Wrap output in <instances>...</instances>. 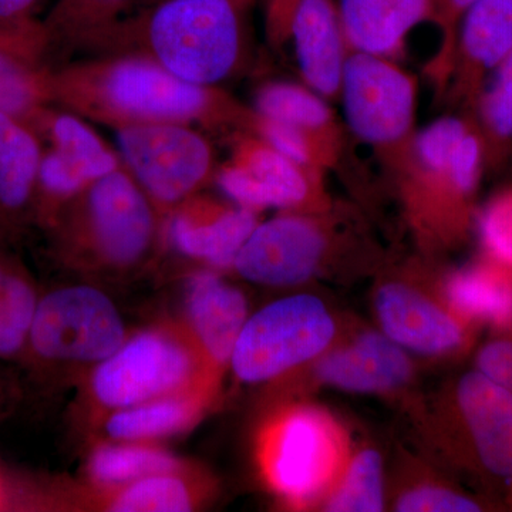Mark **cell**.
I'll list each match as a JSON object with an SVG mask.
<instances>
[{"instance_id":"6da1fadb","label":"cell","mask_w":512,"mask_h":512,"mask_svg":"<svg viewBox=\"0 0 512 512\" xmlns=\"http://www.w3.org/2000/svg\"><path fill=\"white\" fill-rule=\"evenodd\" d=\"M52 99L53 106L113 128L183 123L248 131L254 117L220 87L187 82L136 53L55 67Z\"/></svg>"},{"instance_id":"7a4b0ae2","label":"cell","mask_w":512,"mask_h":512,"mask_svg":"<svg viewBox=\"0 0 512 512\" xmlns=\"http://www.w3.org/2000/svg\"><path fill=\"white\" fill-rule=\"evenodd\" d=\"M247 9L239 0H146L92 43L136 46L180 79L220 87L247 66Z\"/></svg>"},{"instance_id":"3957f363","label":"cell","mask_w":512,"mask_h":512,"mask_svg":"<svg viewBox=\"0 0 512 512\" xmlns=\"http://www.w3.org/2000/svg\"><path fill=\"white\" fill-rule=\"evenodd\" d=\"M419 83L393 57L349 52L339 100L348 130L397 178L417 136Z\"/></svg>"},{"instance_id":"277c9868","label":"cell","mask_w":512,"mask_h":512,"mask_svg":"<svg viewBox=\"0 0 512 512\" xmlns=\"http://www.w3.org/2000/svg\"><path fill=\"white\" fill-rule=\"evenodd\" d=\"M484 173L480 131L471 114L460 113L417 131L412 157L397 181L416 210L436 208L441 227L460 235Z\"/></svg>"},{"instance_id":"5b68a950","label":"cell","mask_w":512,"mask_h":512,"mask_svg":"<svg viewBox=\"0 0 512 512\" xmlns=\"http://www.w3.org/2000/svg\"><path fill=\"white\" fill-rule=\"evenodd\" d=\"M201 366L195 343L168 329H148L124 340L113 355L97 363L90 386L94 399L113 412L194 392Z\"/></svg>"},{"instance_id":"8992f818","label":"cell","mask_w":512,"mask_h":512,"mask_svg":"<svg viewBox=\"0 0 512 512\" xmlns=\"http://www.w3.org/2000/svg\"><path fill=\"white\" fill-rule=\"evenodd\" d=\"M114 130L123 167L153 204H181L217 174L214 148L191 124L136 123Z\"/></svg>"},{"instance_id":"52a82bcc","label":"cell","mask_w":512,"mask_h":512,"mask_svg":"<svg viewBox=\"0 0 512 512\" xmlns=\"http://www.w3.org/2000/svg\"><path fill=\"white\" fill-rule=\"evenodd\" d=\"M333 335L335 323L318 298L289 296L247 319L229 363L242 382H266L320 355Z\"/></svg>"},{"instance_id":"ba28073f","label":"cell","mask_w":512,"mask_h":512,"mask_svg":"<svg viewBox=\"0 0 512 512\" xmlns=\"http://www.w3.org/2000/svg\"><path fill=\"white\" fill-rule=\"evenodd\" d=\"M126 326L106 293L64 286L39 298L28 346L49 362L100 363L123 345Z\"/></svg>"},{"instance_id":"9c48e42d","label":"cell","mask_w":512,"mask_h":512,"mask_svg":"<svg viewBox=\"0 0 512 512\" xmlns=\"http://www.w3.org/2000/svg\"><path fill=\"white\" fill-rule=\"evenodd\" d=\"M80 197L83 237L97 258L114 268L138 264L156 237V215L153 201L123 164Z\"/></svg>"},{"instance_id":"30bf717a","label":"cell","mask_w":512,"mask_h":512,"mask_svg":"<svg viewBox=\"0 0 512 512\" xmlns=\"http://www.w3.org/2000/svg\"><path fill=\"white\" fill-rule=\"evenodd\" d=\"M266 476L293 503L318 497L338 471L342 440L329 419L311 409L286 414L266 434Z\"/></svg>"},{"instance_id":"8fae6325","label":"cell","mask_w":512,"mask_h":512,"mask_svg":"<svg viewBox=\"0 0 512 512\" xmlns=\"http://www.w3.org/2000/svg\"><path fill=\"white\" fill-rule=\"evenodd\" d=\"M269 30L275 42L291 43L303 84L326 100H339L349 47L336 3L274 0Z\"/></svg>"},{"instance_id":"7c38bea8","label":"cell","mask_w":512,"mask_h":512,"mask_svg":"<svg viewBox=\"0 0 512 512\" xmlns=\"http://www.w3.org/2000/svg\"><path fill=\"white\" fill-rule=\"evenodd\" d=\"M320 178L249 131H239L231 161L215 174L229 200L252 211L292 210L312 204L319 194Z\"/></svg>"},{"instance_id":"4fadbf2b","label":"cell","mask_w":512,"mask_h":512,"mask_svg":"<svg viewBox=\"0 0 512 512\" xmlns=\"http://www.w3.org/2000/svg\"><path fill=\"white\" fill-rule=\"evenodd\" d=\"M329 247L328 234L318 221L281 215L258 222L232 268L254 284L299 285L318 271Z\"/></svg>"},{"instance_id":"5bb4252c","label":"cell","mask_w":512,"mask_h":512,"mask_svg":"<svg viewBox=\"0 0 512 512\" xmlns=\"http://www.w3.org/2000/svg\"><path fill=\"white\" fill-rule=\"evenodd\" d=\"M512 53V0H474L458 25L444 97L471 114L494 70Z\"/></svg>"},{"instance_id":"9a60e30c","label":"cell","mask_w":512,"mask_h":512,"mask_svg":"<svg viewBox=\"0 0 512 512\" xmlns=\"http://www.w3.org/2000/svg\"><path fill=\"white\" fill-rule=\"evenodd\" d=\"M52 53L43 20L0 22V111L33 126L53 106Z\"/></svg>"},{"instance_id":"2e32d148","label":"cell","mask_w":512,"mask_h":512,"mask_svg":"<svg viewBox=\"0 0 512 512\" xmlns=\"http://www.w3.org/2000/svg\"><path fill=\"white\" fill-rule=\"evenodd\" d=\"M456 403L474 464L488 476L512 480V393L474 370L458 382Z\"/></svg>"},{"instance_id":"e0dca14e","label":"cell","mask_w":512,"mask_h":512,"mask_svg":"<svg viewBox=\"0 0 512 512\" xmlns=\"http://www.w3.org/2000/svg\"><path fill=\"white\" fill-rule=\"evenodd\" d=\"M185 313L192 340L205 359L214 365L228 363L248 319L244 295L215 272L201 271L188 281Z\"/></svg>"},{"instance_id":"ac0fdd59","label":"cell","mask_w":512,"mask_h":512,"mask_svg":"<svg viewBox=\"0 0 512 512\" xmlns=\"http://www.w3.org/2000/svg\"><path fill=\"white\" fill-rule=\"evenodd\" d=\"M376 309L387 338L403 348L441 355L463 345L460 323L407 286H383L376 296Z\"/></svg>"},{"instance_id":"d6986e66","label":"cell","mask_w":512,"mask_h":512,"mask_svg":"<svg viewBox=\"0 0 512 512\" xmlns=\"http://www.w3.org/2000/svg\"><path fill=\"white\" fill-rule=\"evenodd\" d=\"M256 225V211L239 205L185 208L171 217L167 237L180 254L225 269L234 266Z\"/></svg>"},{"instance_id":"ffe728a7","label":"cell","mask_w":512,"mask_h":512,"mask_svg":"<svg viewBox=\"0 0 512 512\" xmlns=\"http://www.w3.org/2000/svg\"><path fill=\"white\" fill-rule=\"evenodd\" d=\"M436 0H338L340 23L349 52L396 57L406 37L433 22Z\"/></svg>"},{"instance_id":"44dd1931","label":"cell","mask_w":512,"mask_h":512,"mask_svg":"<svg viewBox=\"0 0 512 512\" xmlns=\"http://www.w3.org/2000/svg\"><path fill=\"white\" fill-rule=\"evenodd\" d=\"M406 353L387 336H360L345 348L333 350L316 366L322 382L349 392L373 393L394 389L409 379Z\"/></svg>"},{"instance_id":"7402d4cb","label":"cell","mask_w":512,"mask_h":512,"mask_svg":"<svg viewBox=\"0 0 512 512\" xmlns=\"http://www.w3.org/2000/svg\"><path fill=\"white\" fill-rule=\"evenodd\" d=\"M42 137L28 121L0 111V222L22 220L35 205Z\"/></svg>"},{"instance_id":"603a6c76","label":"cell","mask_w":512,"mask_h":512,"mask_svg":"<svg viewBox=\"0 0 512 512\" xmlns=\"http://www.w3.org/2000/svg\"><path fill=\"white\" fill-rule=\"evenodd\" d=\"M258 116L288 124L318 140L339 158L345 154V130L329 100L305 84L266 83L255 96Z\"/></svg>"},{"instance_id":"cb8c5ba5","label":"cell","mask_w":512,"mask_h":512,"mask_svg":"<svg viewBox=\"0 0 512 512\" xmlns=\"http://www.w3.org/2000/svg\"><path fill=\"white\" fill-rule=\"evenodd\" d=\"M446 296L464 318L512 328V268L488 255L451 276Z\"/></svg>"},{"instance_id":"d4e9b609","label":"cell","mask_w":512,"mask_h":512,"mask_svg":"<svg viewBox=\"0 0 512 512\" xmlns=\"http://www.w3.org/2000/svg\"><path fill=\"white\" fill-rule=\"evenodd\" d=\"M33 127L89 185L121 167L119 154L72 111L47 107Z\"/></svg>"},{"instance_id":"484cf974","label":"cell","mask_w":512,"mask_h":512,"mask_svg":"<svg viewBox=\"0 0 512 512\" xmlns=\"http://www.w3.org/2000/svg\"><path fill=\"white\" fill-rule=\"evenodd\" d=\"M194 392L173 394L113 410L106 421V433L114 441L150 443L181 433L200 417L202 397Z\"/></svg>"},{"instance_id":"4316f807","label":"cell","mask_w":512,"mask_h":512,"mask_svg":"<svg viewBox=\"0 0 512 512\" xmlns=\"http://www.w3.org/2000/svg\"><path fill=\"white\" fill-rule=\"evenodd\" d=\"M471 116L483 140L485 171L512 163V53L485 83Z\"/></svg>"},{"instance_id":"83f0119b","label":"cell","mask_w":512,"mask_h":512,"mask_svg":"<svg viewBox=\"0 0 512 512\" xmlns=\"http://www.w3.org/2000/svg\"><path fill=\"white\" fill-rule=\"evenodd\" d=\"M183 470L173 454L147 443L116 441L93 451L89 476L100 487L116 490L153 474Z\"/></svg>"},{"instance_id":"f1b7e54d","label":"cell","mask_w":512,"mask_h":512,"mask_svg":"<svg viewBox=\"0 0 512 512\" xmlns=\"http://www.w3.org/2000/svg\"><path fill=\"white\" fill-rule=\"evenodd\" d=\"M37 303L29 276L0 251V359L15 357L28 346Z\"/></svg>"},{"instance_id":"f546056e","label":"cell","mask_w":512,"mask_h":512,"mask_svg":"<svg viewBox=\"0 0 512 512\" xmlns=\"http://www.w3.org/2000/svg\"><path fill=\"white\" fill-rule=\"evenodd\" d=\"M136 0H57L43 20L52 50L64 43H90L123 18Z\"/></svg>"},{"instance_id":"4dcf8cb0","label":"cell","mask_w":512,"mask_h":512,"mask_svg":"<svg viewBox=\"0 0 512 512\" xmlns=\"http://www.w3.org/2000/svg\"><path fill=\"white\" fill-rule=\"evenodd\" d=\"M195 495L181 471L153 474L113 490L109 504L114 512H187Z\"/></svg>"},{"instance_id":"1f68e13d","label":"cell","mask_w":512,"mask_h":512,"mask_svg":"<svg viewBox=\"0 0 512 512\" xmlns=\"http://www.w3.org/2000/svg\"><path fill=\"white\" fill-rule=\"evenodd\" d=\"M383 508L382 458L375 450L357 454L342 484L330 498L326 510L333 512H376Z\"/></svg>"},{"instance_id":"d6a6232c","label":"cell","mask_w":512,"mask_h":512,"mask_svg":"<svg viewBox=\"0 0 512 512\" xmlns=\"http://www.w3.org/2000/svg\"><path fill=\"white\" fill-rule=\"evenodd\" d=\"M485 254L512 268V190L495 195L478 215Z\"/></svg>"},{"instance_id":"836d02e7","label":"cell","mask_w":512,"mask_h":512,"mask_svg":"<svg viewBox=\"0 0 512 512\" xmlns=\"http://www.w3.org/2000/svg\"><path fill=\"white\" fill-rule=\"evenodd\" d=\"M474 0H436L434 6L433 23L440 30V47L429 64L431 80L436 84L439 92L443 94L446 87L448 70L453 59L454 46L458 25L466 10L470 8Z\"/></svg>"},{"instance_id":"e575fe53","label":"cell","mask_w":512,"mask_h":512,"mask_svg":"<svg viewBox=\"0 0 512 512\" xmlns=\"http://www.w3.org/2000/svg\"><path fill=\"white\" fill-rule=\"evenodd\" d=\"M400 512H477L480 503L446 488L423 487L404 494L396 504Z\"/></svg>"},{"instance_id":"d590c367","label":"cell","mask_w":512,"mask_h":512,"mask_svg":"<svg viewBox=\"0 0 512 512\" xmlns=\"http://www.w3.org/2000/svg\"><path fill=\"white\" fill-rule=\"evenodd\" d=\"M477 370L512 393V333L485 343L477 355Z\"/></svg>"},{"instance_id":"8d00e7d4","label":"cell","mask_w":512,"mask_h":512,"mask_svg":"<svg viewBox=\"0 0 512 512\" xmlns=\"http://www.w3.org/2000/svg\"><path fill=\"white\" fill-rule=\"evenodd\" d=\"M42 0H0V22L33 18Z\"/></svg>"},{"instance_id":"74e56055","label":"cell","mask_w":512,"mask_h":512,"mask_svg":"<svg viewBox=\"0 0 512 512\" xmlns=\"http://www.w3.org/2000/svg\"><path fill=\"white\" fill-rule=\"evenodd\" d=\"M252 2H254V0H239V3H241V5H244L245 8H249Z\"/></svg>"}]
</instances>
